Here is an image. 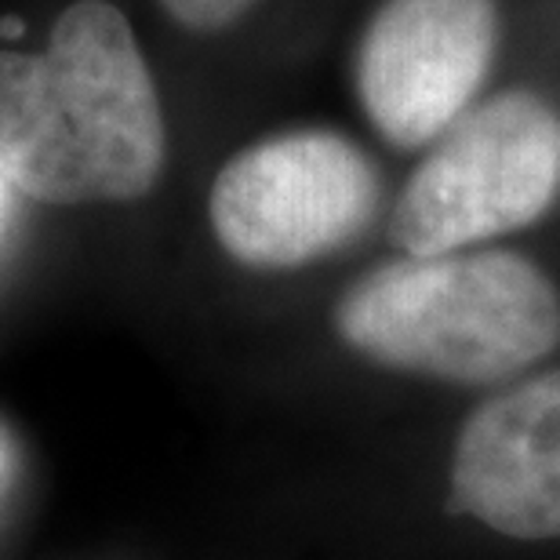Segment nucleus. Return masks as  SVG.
<instances>
[{
    "label": "nucleus",
    "instance_id": "6",
    "mask_svg": "<svg viewBox=\"0 0 560 560\" xmlns=\"http://www.w3.org/2000/svg\"><path fill=\"white\" fill-rule=\"evenodd\" d=\"M447 510L510 539H560V368L502 389L463 422Z\"/></svg>",
    "mask_w": 560,
    "mask_h": 560
},
{
    "label": "nucleus",
    "instance_id": "1",
    "mask_svg": "<svg viewBox=\"0 0 560 560\" xmlns=\"http://www.w3.org/2000/svg\"><path fill=\"white\" fill-rule=\"evenodd\" d=\"M167 131L125 11L77 0L40 51H0V178L44 205L136 200L164 172Z\"/></svg>",
    "mask_w": 560,
    "mask_h": 560
},
{
    "label": "nucleus",
    "instance_id": "4",
    "mask_svg": "<svg viewBox=\"0 0 560 560\" xmlns=\"http://www.w3.org/2000/svg\"><path fill=\"white\" fill-rule=\"evenodd\" d=\"M378 197V172L361 145L328 128H295L230 156L208 215L230 259L295 270L361 237Z\"/></svg>",
    "mask_w": 560,
    "mask_h": 560
},
{
    "label": "nucleus",
    "instance_id": "7",
    "mask_svg": "<svg viewBox=\"0 0 560 560\" xmlns=\"http://www.w3.org/2000/svg\"><path fill=\"white\" fill-rule=\"evenodd\" d=\"M255 4H259V0H161V8L178 26L197 30V33L226 30L241 15H248Z\"/></svg>",
    "mask_w": 560,
    "mask_h": 560
},
{
    "label": "nucleus",
    "instance_id": "5",
    "mask_svg": "<svg viewBox=\"0 0 560 560\" xmlns=\"http://www.w3.org/2000/svg\"><path fill=\"white\" fill-rule=\"evenodd\" d=\"M502 40L495 0H383L357 44V98L397 150L444 136L488 81Z\"/></svg>",
    "mask_w": 560,
    "mask_h": 560
},
{
    "label": "nucleus",
    "instance_id": "3",
    "mask_svg": "<svg viewBox=\"0 0 560 560\" xmlns=\"http://www.w3.org/2000/svg\"><path fill=\"white\" fill-rule=\"evenodd\" d=\"M560 197V114L513 88L466 109L400 189L389 237L405 255L466 252L539 222Z\"/></svg>",
    "mask_w": 560,
    "mask_h": 560
},
{
    "label": "nucleus",
    "instance_id": "2",
    "mask_svg": "<svg viewBox=\"0 0 560 560\" xmlns=\"http://www.w3.org/2000/svg\"><path fill=\"white\" fill-rule=\"evenodd\" d=\"M335 328L350 350L394 372L491 386L560 342V295L517 252L405 255L346 288Z\"/></svg>",
    "mask_w": 560,
    "mask_h": 560
}]
</instances>
